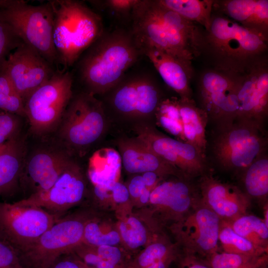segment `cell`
Here are the masks:
<instances>
[{"instance_id": "8", "label": "cell", "mask_w": 268, "mask_h": 268, "mask_svg": "<svg viewBox=\"0 0 268 268\" xmlns=\"http://www.w3.org/2000/svg\"><path fill=\"white\" fill-rule=\"evenodd\" d=\"M91 213H78L58 219L27 250L19 254L24 268H49L61 257L72 253L82 243Z\"/></svg>"}, {"instance_id": "33", "label": "cell", "mask_w": 268, "mask_h": 268, "mask_svg": "<svg viewBox=\"0 0 268 268\" xmlns=\"http://www.w3.org/2000/svg\"><path fill=\"white\" fill-rule=\"evenodd\" d=\"M218 239L220 250L226 253L260 256L268 252L237 234L226 221L221 220Z\"/></svg>"}, {"instance_id": "39", "label": "cell", "mask_w": 268, "mask_h": 268, "mask_svg": "<svg viewBox=\"0 0 268 268\" xmlns=\"http://www.w3.org/2000/svg\"><path fill=\"white\" fill-rule=\"evenodd\" d=\"M98 254L117 268H127L130 258L122 246H101L94 247Z\"/></svg>"}, {"instance_id": "28", "label": "cell", "mask_w": 268, "mask_h": 268, "mask_svg": "<svg viewBox=\"0 0 268 268\" xmlns=\"http://www.w3.org/2000/svg\"><path fill=\"white\" fill-rule=\"evenodd\" d=\"M23 150L14 137L0 146V195L14 189L21 177Z\"/></svg>"}, {"instance_id": "2", "label": "cell", "mask_w": 268, "mask_h": 268, "mask_svg": "<svg viewBox=\"0 0 268 268\" xmlns=\"http://www.w3.org/2000/svg\"><path fill=\"white\" fill-rule=\"evenodd\" d=\"M142 55L131 29L104 31L75 64L76 77L85 87L84 92L104 95Z\"/></svg>"}, {"instance_id": "21", "label": "cell", "mask_w": 268, "mask_h": 268, "mask_svg": "<svg viewBox=\"0 0 268 268\" xmlns=\"http://www.w3.org/2000/svg\"><path fill=\"white\" fill-rule=\"evenodd\" d=\"M71 161L65 154L50 150H39L32 154L24 173V180L32 191L31 195L51 187Z\"/></svg>"}, {"instance_id": "25", "label": "cell", "mask_w": 268, "mask_h": 268, "mask_svg": "<svg viewBox=\"0 0 268 268\" xmlns=\"http://www.w3.org/2000/svg\"><path fill=\"white\" fill-rule=\"evenodd\" d=\"M163 230L158 232L144 248L132 257L127 268H146L156 266L169 268L175 262L180 251Z\"/></svg>"}, {"instance_id": "14", "label": "cell", "mask_w": 268, "mask_h": 268, "mask_svg": "<svg viewBox=\"0 0 268 268\" xmlns=\"http://www.w3.org/2000/svg\"><path fill=\"white\" fill-rule=\"evenodd\" d=\"M137 138L157 155L177 168L188 179L206 173V156L195 146L164 134L154 127L135 126Z\"/></svg>"}, {"instance_id": "42", "label": "cell", "mask_w": 268, "mask_h": 268, "mask_svg": "<svg viewBox=\"0 0 268 268\" xmlns=\"http://www.w3.org/2000/svg\"><path fill=\"white\" fill-rule=\"evenodd\" d=\"M0 268H24L17 252L0 238Z\"/></svg>"}, {"instance_id": "24", "label": "cell", "mask_w": 268, "mask_h": 268, "mask_svg": "<svg viewBox=\"0 0 268 268\" xmlns=\"http://www.w3.org/2000/svg\"><path fill=\"white\" fill-rule=\"evenodd\" d=\"M123 248L130 259L150 243L162 227L142 213L132 211L117 217Z\"/></svg>"}, {"instance_id": "20", "label": "cell", "mask_w": 268, "mask_h": 268, "mask_svg": "<svg viewBox=\"0 0 268 268\" xmlns=\"http://www.w3.org/2000/svg\"><path fill=\"white\" fill-rule=\"evenodd\" d=\"M122 164L132 175L154 172L162 177L186 178L177 168L157 155L137 138L120 139L117 143Z\"/></svg>"}, {"instance_id": "3", "label": "cell", "mask_w": 268, "mask_h": 268, "mask_svg": "<svg viewBox=\"0 0 268 268\" xmlns=\"http://www.w3.org/2000/svg\"><path fill=\"white\" fill-rule=\"evenodd\" d=\"M268 38L224 15L212 10L207 30L204 31L201 55L214 69L241 74L266 58Z\"/></svg>"}, {"instance_id": "49", "label": "cell", "mask_w": 268, "mask_h": 268, "mask_svg": "<svg viewBox=\"0 0 268 268\" xmlns=\"http://www.w3.org/2000/svg\"><path fill=\"white\" fill-rule=\"evenodd\" d=\"M84 268H93V267H89L88 266H87L86 265H85V267H84Z\"/></svg>"}, {"instance_id": "26", "label": "cell", "mask_w": 268, "mask_h": 268, "mask_svg": "<svg viewBox=\"0 0 268 268\" xmlns=\"http://www.w3.org/2000/svg\"><path fill=\"white\" fill-rule=\"evenodd\" d=\"M179 110L185 142L193 145L206 156L207 115L197 105L193 99H182L179 98Z\"/></svg>"}, {"instance_id": "7", "label": "cell", "mask_w": 268, "mask_h": 268, "mask_svg": "<svg viewBox=\"0 0 268 268\" xmlns=\"http://www.w3.org/2000/svg\"><path fill=\"white\" fill-rule=\"evenodd\" d=\"M72 73L57 68L53 75L34 90L24 103L31 131L38 135L49 133L61 123L73 96Z\"/></svg>"}, {"instance_id": "36", "label": "cell", "mask_w": 268, "mask_h": 268, "mask_svg": "<svg viewBox=\"0 0 268 268\" xmlns=\"http://www.w3.org/2000/svg\"><path fill=\"white\" fill-rule=\"evenodd\" d=\"M257 257L220 251L201 259L211 268H236Z\"/></svg>"}, {"instance_id": "9", "label": "cell", "mask_w": 268, "mask_h": 268, "mask_svg": "<svg viewBox=\"0 0 268 268\" xmlns=\"http://www.w3.org/2000/svg\"><path fill=\"white\" fill-rule=\"evenodd\" d=\"M106 126L102 102L82 91L72 96L61 121L60 136L67 146L81 151L100 138Z\"/></svg>"}, {"instance_id": "44", "label": "cell", "mask_w": 268, "mask_h": 268, "mask_svg": "<svg viewBox=\"0 0 268 268\" xmlns=\"http://www.w3.org/2000/svg\"><path fill=\"white\" fill-rule=\"evenodd\" d=\"M175 263L178 268H211L200 258L184 252H180Z\"/></svg>"}, {"instance_id": "22", "label": "cell", "mask_w": 268, "mask_h": 268, "mask_svg": "<svg viewBox=\"0 0 268 268\" xmlns=\"http://www.w3.org/2000/svg\"><path fill=\"white\" fill-rule=\"evenodd\" d=\"M138 47L142 55L150 61L165 84L177 93L180 98L193 99L191 87L193 75L192 66L153 47L139 46Z\"/></svg>"}, {"instance_id": "1", "label": "cell", "mask_w": 268, "mask_h": 268, "mask_svg": "<svg viewBox=\"0 0 268 268\" xmlns=\"http://www.w3.org/2000/svg\"><path fill=\"white\" fill-rule=\"evenodd\" d=\"M131 20V30L138 46L153 47L190 66L201 55L204 29L159 0H139Z\"/></svg>"}, {"instance_id": "18", "label": "cell", "mask_w": 268, "mask_h": 268, "mask_svg": "<svg viewBox=\"0 0 268 268\" xmlns=\"http://www.w3.org/2000/svg\"><path fill=\"white\" fill-rule=\"evenodd\" d=\"M237 117L265 125L268 114V66L265 58L237 78Z\"/></svg>"}, {"instance_id": "4", "label": "cell", "mask_w": 268, "mask_h": 268, "mask_svg": "<svg viewBox=\"0 0 268 268\" xmlns=\"http://www.w3.org/2000/svg\"><path fill=\"white\" fill-rule=\"evenodd\" d=\"M53 13V40L58 65L67 70L104 32L101 17L83 2L49 1Z\"/></svg>"}, {"instance_id": "30", "label": "cell", "mask_w": 268, "mask_h": 268, "mask_svg": "<svg viewBox=\"0 0 268 268\" xmlns=\"http://www.w3.org/2000/svg\"><path fill=\"white\" fill-rule=\"evenodd\" d=\"M245 193L251 198L266 200L268 195V157L260 156L240 173Z\"/></svg>"}, {"instance_id": "47", "label": "cell", "mask_w": 268, "mask_h": 268, "mask_svg": "<svg viewBox=\"0 0 268 268\" xmlns=\"http://www.w3.org/2000/svg\"><path fill=\"white\" fill-rule=\"evenodd\" d=\"M141 174L146 188L151 190L164 179L157 173L152 172H145Z\"/></svg>"}, {"instance_id": "46", "label": "cell", "mask_w": 268, "mask_h": 268, "mask_svg": "<svg viewBox=\"0 0 268 268\" xmlns=\"http://www.w3.org/2000/svg\"><path fill=\"white\" fill-rule=\"evenodd\" d=\"M268 254L254 258L248 262L236 268H268Z\"/></svg>"}, {"instance_id": "5", "label": "cell", "mask_w": 268, "mask_h": 268, "mask_svg": "<svg viewBox=\"0 0 268 268\" xmlns=\"http://www.w3.org/2000/svg\"><path fill=\"white\" fill-rule=\"evenodd\" d=\"M214 124L210 150L222 169L240 173L267 152L264 124L238 117Z\"/></svg>"}, {"instance_id": "48", "label": "cell", "mask_w": 268, "mask_h": 268, "mask_svg": "<svg viewBox=\"0 0 268 268\" xmlns=\"http://www.w3.org/2000/svg\"><path fill=\"white\" fill-rule=\"evenodd\" d=\"M264 218L263 219L265 224L268 226V204L265 206L264 211Z\"/></svg>"}, {"instance_id": "34", "label": "cell", "mask_w": 268, "mask_h": 268, "mask_svg": "<svg viewBox=\"0 0 268 268\" xmlns=\"http://www.w3.org/2000/svg\"><path fill=\"white\" fill-rule=\"evenodd\" d=\"M155 117L164 130L176 139L185 142L179 97L164 98L157 108Z\"/></svg>"}, {"instance_id": "31", "label": "cell", "mask_w": 268, "mask_h": 268, "mask_svg": "<svg viewBox=\"0 0 268 268\" xmlns=\"http://www.w3.org/2000/svg\"><path fill=\"white\" fill-rule=\"evenodd\" d=\"M159 1L185 19L200 25L205 30L208 29L214 0H159Z\"/></svg>"}, {"instance_id": "27", "label": "cell", "mask_w": 268, "mask_h": 268, "mask_svg": "<svg viewBox=\"0 0 268 268\" xmlns=\"http://www.w3.org/2000/svg\"><path fill=\"white\" fill-rule=\"evenodd\" d=\"M122 160L117 151L102 148L89 159L88 176L93 187L109 188L119 181Z\"/></svg>"}, {"instance_id": "19", "label": "cell", "mask_w": 268, "mask_h": 268, "mask_svg": "<svg viewBox=\"0 0 268 268\" xmlns=\"http://www.w3.org/2000/svg\"><path fill=\"white\" fill-rule=\"evenodd\" d=\"M198 187L202 203L222 221L230 222L247 214L251 198L238 187L206 173L201 176Z\"/></svg>"}, {"instance_id": "37", "label": "cell", "mask_w": 268, "mask_h": 268, "mask_svg": "<svg viewBox=\"0 0 268 268\" xmlns=\"http://www.w3.org/2000/svg\"><path fill=\"white\" fill-rule=\"evenodd\" d=\"M23 43L11 28L0 19V67L11 51Z\"/></svg>"}, {"instance_id": "23", "label": "cell", "mask_w": 268, "mask_h": 268, "mask_svg": "<svg viewBox=\"0 0 268 268\" xmlns=\"http://www.w3.org/2000/svg\"><path fill=\"white\" fill-rule=\"evenodd\" d=\"M212 10L268 38V0H214Z\"/></svg>"}, {"instance_id": "29", "label": "cell", "mask_w": 268, "mask_h": 268, "mask_svg": "<svg viewBox=\"0 0 268 268\" xmlns=\"http://www.w3.org/2000/svg\"><path fill=\"white\" fill-rule=\"evenodd\" d=\"M82 243L95 247L120 246L122 243L117 221L91 214L85 225Z\"/></svg>"}, {"instance_id": "6", "label": "cell", "mask_w": 268, "mask_h": 268, "mask_svg": "<svg viewBox=\"0 0 268 268\" xmlns=\"http://www.w3.org/2000/svg\"><path fill=\"white\" fill-rule=\"evenodd\" d=\"M0 19L23 43L58 66L53 40V13L49 1L34 5L23 0H0Z\"/></svg>"}, {"instance_id": "11", "label": "cell", "mask_w": 268, "mask_h": 268, "mask_svg": "<svg viewBox=\"0 0 268 268\" xmlns=\"http://www.w3.org/2000/svg\"><path fill=\"white\" fill-rule=\"evenodd\" d=\"M105 94H108L109 103L114 111L129 118L155 116L165 98L153 77L146 73L127 72Z\"/></svg>"}, {"instance_id": "15", "label": "cell", "mask_w": 268, "mask_h": 268, "mask_svg": "<svg viewBox=\"0 0 268 268\" xmlns=\"http://www.w3.org/2000/svg\"><path fill=\"white\" fill-rule=\"evenodd\" d=\"M237 74L208 68L201 74L198 85L200 106L208 122L216 123L237 117Z\"/></svg>"}, {"instance_id": "17", "label": "cell", "mask_w": 268, "mask_h": 268, "mask_svg": "<svg viewBox=\"0 0 268 268\" xmlns=\"http://www.w3.org/2000/svg\"><path fill=\"white\" fill-rule=\"evenodd\" d=\"M54 67L34 49L22 44L11 52L0 67L24 103L37 88L55 73Z\"/></svg>"}, {"instance_id": "35", "label": "cell", "mask_w": 268, "mask_h": 268, "mask_svg": "<svg viewBox=\"0 0 268 268\" xmlns=\"http://www.w3.org/2000/svg\"><path fill=\"white\" fill-rule=\"evenodd\" d=\"M0 110L25 117L24 102L4 71L0 68Z\"/></svg>"}, {"instance_id": "12", "label": "cell", "mask_w": 268, "mask_h": 268, "mask_svg": "<svg viewBox=\"0 0 268 268\" xmlns=\"http://www.w3.org/2000/svg\"><path fill=\"white\" fill-rule=\"evenodd\" d=\"M221 220L201 201L189 213L170 227L183 252L204 258L220 251Z\"/></svg>"}, {"instance_id": "45", "label": "cell", "mask_w": 268, "mask_h": 268, "mask_svg": "<svg viewBox=\"0 0 268 268\" xmlns=\"http://www.w3.org/2000/svg\"><path fill=\"white\" fill-rule=\"evenodd\" d=\"M85 264L73 253L61 257L49 268H84Z\"/></svg>"}, {"instance_id": "10", "label": "cell", "mask_w": 268, "mask_h": 268, "mask_svg": "<svg viewBox=\"0 0 268 268\" xmlns=\"http://www.w3.org/2000/svg\"><path fill=\"white\" fill-rule=\"evenodd\" d=\"M58 219L38 207L18 201H0V238L19 255L30 247Z\"/></svg>"}, {"instance_id": "41", "label": "cell", "mask_w": 268, "mask_h": 268, "mask_svg": "<svg viewBox=\"0 0 268 268\" xmlns=\"http://www.w3.org/2000/svg\"><path fill=\"white\" fill-rule=\"evenodd\" d=\"M19 128L17 115L0 110V146L15 137Z\"/></svg>"}, {"instance_id": "40", "label": "cell", "mask_w": 268, "mask_h": 268, "mask_svg": "<svg viewBox=\"0 0 268 268\" xmlns=\"http://www.w3.org/2000/svg\"><path fill=\"white\" fill-rule=\"evenodd\" d=\"M139 0H89L94 6L109 10L118 16H130Z\"/></svg>"}, {"instance_id": "32", "label": "cell", "mask_w": 268, "mask_h": 268, "mask_svg": "<svg viewBox=\"0 0 268 268\" xmlns=\"http://www.w3.org/2000/svg\"><path fill=\"white\" fill-rule=\"evenodd\" d=\"M228 223L237 234L256 246L268 250V226L263 219L246 214Z\"/></svg>"}, {"instance_id": "38", "label": "cell", "mask_w": 268, "mask_h": 268, "mask_svg": "<svg viewBox=\"0 0 268 268\" xmlns=\"http://www.w3.org/2000/svg\"><path fill=\"white\" fill-rule=\"evenodd\" d=\"M72 253L89 267L94 268H117L100 257L94 247L83 243L77 246Z\"/></svg>"}, {"instance_id": "13", "label": "cell", "mask_w": 268, "mask_h": 268, "mask_svg": "<svg viewBox=\"0 0 268 268\" xmlns=\"http://www.w3.org/2000/svg\"><path fill=\"white\" fill-rule=\"evenodd\" d=\"M190 181L179 177L163 180L152 190L147 210L141 212L162 227L179 222L201 201L199 187Z\"/></svg>"}, {"instance_id": "43", "label": "cell", "mask_w": 268, "mask_h": 268, "mask_svg": "<svg viewBox=\"0 0 268 268\" xmlns=\"http://www.w3.org/2000/svg\"><path fill=\"white\" fill-rule=\"evenodd\" d=\"M126 186L133 207L142 192L146 188L141 174L133 175Z\"/></svg>"}, {"instance_id": "16", "label": "cell", "mask_w": 268, "mask_h": 268, "mask_svg": "<svg viewBox=\"0 0 268 268\" xmlns=\"http://www.w3.org/2000/svg\"><path fill=\"white\" fill-rule=\"evenodd\" d=\"M87 182L80 167L71 160L49 189L18 201L21 204L41 208L57 219L81 202L86 194Z\"/></svg>"}]
</instances>
